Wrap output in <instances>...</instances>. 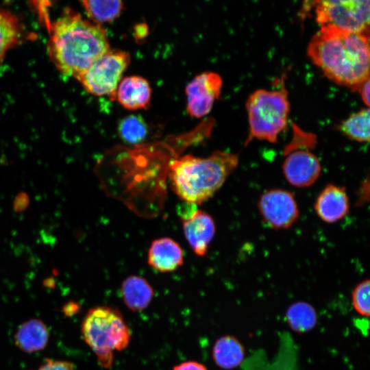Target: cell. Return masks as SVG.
<instances>
[{
  "instance_id": "6da1fadb",
  "label": "cell",
  "mask_w": 370,
  "mask_h": 370,
  "mask_svg": "<svg viewBox=\"0 0 370 370\" xmlns=\"http://www.w3.org/2000/svg\"><path fill=\"white\" fill-rule=\"evenodd\" d=\"M307 53L312 62L336 84L356 90L369 78L368 32L320 27L311 38Z\"/></svg>"
},
{
  "instance_id": "7a4b0ae2",
  "label": "cell",
  "mask_w": 370,
  "mask_h": 370,
  "mask_svg": "<svg viewBox=\"0 0 370 370\" xmlns=\"http://www.w3.org/2000/svg\"><path fill=\"white\" fill-rule=\"evenodd\" d=\"M49 58L60 73L75 79L110 48L105 29L71 9L51 25Z\"/></svg>"
},
{
  "instance_id": "3957f363",
  "label": "cell",
  "mask_w": 370,
  "mask_h": 370,
  "mask_svg": "<svg viewBox=\"0 0 370 370\" xmlns=\"http://www.w3.org/2000/svg\"><path fill=\"white\" fill-rule=\"evenodd\" d=\"M238 164V156L227 151H217L207 158L185 155L169 164L171 187L184 201L201 204L223 186Z\"/></svg>"
},
{
  "instance_id": "277c9868",
  "label": "cell",
  "mask_w": 370,
  "mask_h": 370,
  "mask_svg": "<svg viewBox=\"0 0 370 370\" xmlns=\"http://www.w3.org/2000/svg\"><path fill=\"white\" fill-rule=\"evenodd\" d=\"M81 330L99 363L107 369L112 365L113 352L125 349L131 338L130 330L121 312L105 306L88 310Z\"/></svg>"
},
{
  "instance_id": "5b68a950",
  "label": "cell",
  "mask_w": 370,
  "mask_h": 370,
  "mask_svg": "<svg viewBox=\"0 0 370 370\" xmlns=\"http://www.w3.org/2000/svg\"><path fill=\"white\" fill-rule=\"evenodd\" d=\"M246 109L249 125L247 141L256 138L277 142L288 123L290 105L286 90H256L249 97Z\"/></svg>"
},
{
  "instance_id": "8992f818",
  "label": "cell",
  "mask_w": 370,
  "mask_h": 370,
  "mask_svg": "<svg viewBox=\"0 0 370 370\" xmlns=\"http://www.w3.org/2000/svg\"><path fill=\"white\" fill-rule=\"evenodd\" d=\"M130 62L128 52L110 49L77 79L88 93L97 97L108 96L114 101L122 75Z\"/></svg>"
},
{
  "instance_id": "52a82bcc",
  "label": "cell",
  "mask_w": 370,
  "mask_h": 370,
  "mask_svg": "<svg viewBox=\"0 0 370 370\" xmlns=\"http://www.w3.org/2000/svg\"><path fill=\"white\" fill-rule=\"evenodd\" d=\"M320 27L352 32H368L369 0H309Z\"/></svg>"
},
{
  "instance_id": "ba28073f",
  "label": "cell",
  "mask_w": 370,
  "mask_h": 370,
  "mask_svg": "<svg viewBox=\"0 0 370 370\" xmlns=\"http://www.w3.org/2000/svg\"><path fill=\"white\" fill-rule=\"evenodd\" d=\"M258 207L266 225L275 230L289 228L299 217L294 194L284 189L264 191L260 197Z\"/></svg>"
},
{
  "instance_id": "9c48e42d",
  "label": "cell",
  "mask_w": 370,
  "mask_h": 370,
  "mask_svg": "<svg viewBox=\"0 0 370 370\" xmlns=\"http://www.w3.org/2000/svg\"><path fill=\"white\" fill-rule=\"evenodd\" d=\"M222 86V78L216 73L204 72L195 77L185 88L188 114L197 119L207 115L219 97Z\"/></svg>"
},
{
  "instance_id": "30bf717a",
  "label": "cell",
  "mask_w": 370,
  "mask_h": 370,
  "mask_svg": "<svg viewBox=\"0 0 370 370\" xmlns=\"http://www.w3.org/2000/svg\"><path fill=\"white\" fill-rule=\"evenodd\" d=\"M306 146H288L282 169L285 178L292 186L308 187L319 178L321 166L318 158Z\"/></svg>"
},
{
  "instance_id": "8fae6325",
  "label": "cell",
  "mask_w": 370,
  "mask_h": 370,
  "mask_svg": "<svg viewBox=\"0 0 370 370\" xmlns=\"http://www.w3.org/2000/svg\"><path fill=\"white\" fill-rule=\"evenodd\" d=\"M182 221L184 236L193 251L197 256H205L215 234L212 217L197 209L191 217Z\"/></svg>"
},
{
  "instance_id": "7c38bea8",
  "label": "cell",
  "mask_w": 370,
  "mask_h": 370,
  "mask_svg": "<svg viewBox=\"0 0 370 370\" xmlns=\"http://www.w3.org/2000/svg\"><path fill=\"white\" fill-rule=\"evenodd\" d=\"M314 208L324 222L338 221L349 211V199L345 188L334 184L327 185L317 197Z\"/></svg>"
},
{
  "instance_id": "4fadbf2b",
  "label": "cell",
  "mask_w": 370,
  "mask_h": 370,
  "mask_svg": "<svg viewBox=\"0 0 370 370\" xmlns=\"http://www.w3.org/2000/svg\"><path fill=\"white\" fill-rule=\"evenodd\" d=\"M151 89L148 81L141 76L124 77L119 84L115 99L130 110L147 109L150 106Z\"/></svg>"
},
{
  "instance_id": "5bb4252c",
  "label": "cell",
  "mask_w": 370,
  "mask_h": 370,
  "mask_svg": "<svg viewBox=\"0 0 370 370\" xmlns=\"http://www.w3.org/2000/svg\"><path fill=\"white\" fill-rule=\"evenodd\" d=\"M148 263L156 270L171 272L184 263V253L180 245L171 238L154 240L148 251Z\"/></svg>"
},
{
  "instance_id": "9a60e30c",
  "label": "cell",
  "mask_w": 370,
  "mask_h": 370,
  "mask_svg": "<svg viewBox=\"0 0 370 370\" xmlns=\"http://www.w3.org/2000/svg\"><path fill=\"white\" fill-rule=\"evenodd\" d=\"M49 332L44 322L32 319L23 323L14 334L16 347L26 353L43 350L47 345Z\"/></svg>"
},
{
  "instance_id": "2e32d148",
  "label": "cell",
  "mask_w": 370,
  "mask_h": 370,
  "mask_svg": "<svg viewBox=\"0 0 370 370\" xmlns=\"http://www.w3.org/2000/svg\"><path fill=\"white\" fill-rule=\"evenodd\" d=\"M121 293L125 304L133 312L145 309L154 295L153 289L147 280L138 275L125 278L121 284Z\"/></svg>"
},
{
  "instance_id": "e0dca14e",
  "label": "cell",
  "mask_w": 370,
  "mask_h": 370,
  "mask_svg": "<svg viewBox=\"0 0 370 370\" xmlns=\"http://www.w3.org/2000/svg\"><path fill=\"white\" fill-rule=\"evenodd\" d=\"M245 356V349L234 336L219 338L212 348V358L217 365L223 369H232L239 366Z\"/></svg>"
},
{
  "instance_id": "ac0fdd59",
  "label": "cell",
  "mask_w": 370,
  "mask_h": 370,
  "mask_svg": "<svg viewBox=\"0 0 370 370\" xmlns=\"http://www.w3.org/2000/svg\"><path fill=\"white\" fill-rule=\"evenodd\" d=\"M24 26L18 18L3 8H0V63L7 52L19 45L25 38Z\"/></svg>"
},
{
  "instance_id": "d6986e66",
  "label": "cell",
  "mask_w": 370,
  "mask_h": 370,
  "mask_svg": "<svg viewBox=\"0 0 370 370\" xmlns=\"http://www.w3.org/2000/svg\"><path fill=\"white\" fill-rule=\"evenodd\" d=\"M93 23L102 24L115 20L123 10V0H80Z\"/></svg>"
},
{
  "instance_id": "ffe728a7",
  "label": "cell",
  "mask_w": 370,
  "mask_h": 370,
  "mask_svg": "<svg viewBox=\"0 0 370 370\" xmlns=\"http://www.w3.org/2000/svg\"><path fill=\"white\" fill-rule=\"evenodd\" d=\"M286 317L290 328L298 333L311 330L317 321L315 309L306 301H297L290 305L286 310Z\"/></svg>"
},
{
  "instance_id": "44dd1931",
  "label": "cell",
  "mask_w": 370,
  "mask_h": 370,
  "mask_svg": "<svg viewBox=\"0 0 370 370\" xmlns=\"http://www.w3.org/2000/svg\"><path fill=\"white\" fill-rule=\"evenodd\" d=\"M370 111L367 108L351 114L338 126L341 132L349 138L359 143L370 138Z\"/></svg>"
},
{
  "instance_id": "7402d4cb",
  "label": "cell",
  "mask_w": 370,
  "mask_h": 370,
  "mask_svg": "<svg viewBox=\"0 0 370 370\" xmlns=\"http://www.w3.org/2000/svg\"><path fill=\"white\" fill-rule=\"evenodd\" d=\"M148 130L144 119L137 114L124 117L118 125L120 138L129 145H138L143 142L148 135Z\"/></svg>"
},
{
  "instance_id": "603a6c76",
  "label": "cell",
  "mask_w": 370,
  "mask_h": 370,
  "mask_svg": "<svg viewBox=\"0 0 370 370\" xmlns=\"http://www.w3.org/2000/svg\"><path fill=\"white\" fill-rule=\"evenodd\" d=\"M369 280H365L359 283L352 295V304L356 311L365 317L369 316Z\"/></svg>"
},
{
  "instance_id": "cb8c5ba5",
  "label": "cell",
  "mask_w": 370,
  "mask_h": 370,
  "mask_svg": "<svg viewBox=\"0 0 370 370\" xmlns=\"http://www.w3.org/2000/svg\"><path fill=\"white\" fill-rule=\"evenodd\" d=\"M37 370H75V369L71 362L46 358Z\"/></svg>"
},
{
  "instance_id": "d4e9b609",
  "label": "cell",
  "mask_w": 370,
  "mask_h": 370,
  "mask_svg": "<svg viewBox=\"0 0 370 370\" xmlns=\"http://www.w3.org/2000/svg\"><path fill=\"white\" fill-rule=\"evenodd\" d=\"M173 370H207L202 364L195 361L182 362L173 367Z\"/></svg>"
},
{
  "instance_id": "484cf974",
  "label": "cell",
  "mask_w": 370,
  "mask_h": 370,
  "mask_svg": "<svg viewBox=\"0 0 370 370\" xmlns=\"http://www.w3.org/2000/svg\"><path fill=\"white\" fill-rule=\"evenodd\" d=\"M356 90H358L361 98L367 105L369 106V78L365 80L361 84L359 85Z\"/></svg>"
},
{
  "instance_id": "4316f807",
  "label": "cell",
  "mask_w": 370,
  "mask_h": 370,
  "mask_svg": "<svg viewBox=\"0 0 370 370\" xmlns=\"http://www.w3.org/2000/svg\"><path fill=\"white\" fill-rule=\"evenodd\" d=\"M366 193H369L368 180H367V182H365V183L362 184V186L360 188L357 205L361 206L368 201L369 195H365Z\"/></svg>"
},
{
  "instance_id": "83f0119b",
  "label": "cell",
  "mask_w": 370,
  "mask_h": 370,
  "mask_svg": "<svg viewBox=\"0 0 370 370\" xmlns=\"http://www.w3.org/2000/svg\"><path fill=\"white\" fill-rule=\"evenodd\" d=\"M29 199L25 194H20L16 198L14 201V208L16 210H24L28 205Z\"/></svg>"
},
{
  "instance_id": "f1b7e54d",
  "label": "cell",
  "mask_w": 370,
  "mask_h": 370,
  "mask_svg": "<svg viewBox=\"0 0 370 370\" xmlns=\"http://www.w3.org/2000/svg\"><path fill=\"white\" fill-rule=\"evenodd\" d=\"M79 308L78 306L75 304H69V305H67L64 307V312L66 314H75V310H77Z\"/></svg>"
}]
</instances>
